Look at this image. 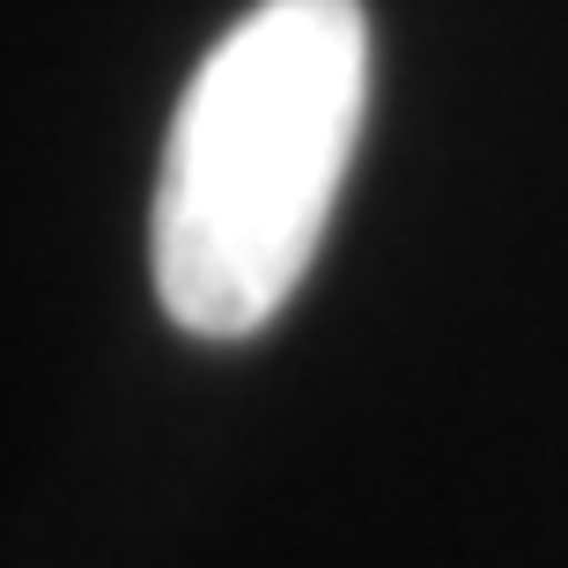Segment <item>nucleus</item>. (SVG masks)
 <instances>
[{
    "label": "nucleus",
    "instance_id": "obj_1",
    "mask_svg": "<svg viewBox=\"0 0 568 568\" xmlns=\"http://www.w3.org/2000/svg\"><path fill=\"white\" fill-rule=\"evenodd\" d=\"M369 104L362 0H258L192 67L148 214L155 303L192 339H252L333 230Z\"/></svg>",
    "mask_w": 568,
    "mask_h": 568
}]
</instances>
